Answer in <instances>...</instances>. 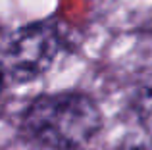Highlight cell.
Here are the masks:
<instances>
[{
	"instance_id": "1",
	"label": "cell",
	"mask_w": 152,
	"mask_h": 150,
	"mask_svg": "<svg viewBox=\"0 0 152 150\" xmlns=\"http://www.w3.org/2000/svg\"><path fill=\"white\" fill-rule=\"evenodd\" d=\"M25 129L41 144L67 150L85 144L100 127V112L85 94L62 92L41 96L23 117Z\"/></svg>"
},
{
	"instance_id": "3",
	"label": "cell",
	"mask_w": 152,
	"mask_h": 150,
	"mask_svg": "<svg viewBox=\"0 0 152 150\" xmlns=\"http://www.w3.org/2000/svg\"><path fill=\"white\" fill-rule=\"evenodd\" d=\"M0 90H2V71H0Z\"/></svg>"
},
{
	"instance_id": "2",
	"label": "cell",
	"mask_w": 152,
	"mask_h": 150,
	"mask_svg": "<svg viewBox=\"0 0 152 150\" xmlns=\"http://www.w3.org/2000/svg\"><path fill=\"white\" fill-rule=\"evenodd\" d=\"M60 50L58 29L50 23H31L14 31L0 52V71L12 81H31L52 66Z\"/></svg>"
}]
</instances>
